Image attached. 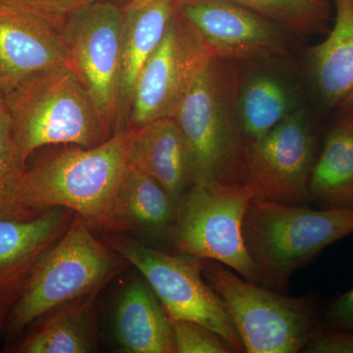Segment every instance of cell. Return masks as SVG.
Wrapping results in <instances>:
<instances>
[{
  "label": "cell",
  "instance_id": "1",
  "mask_svg": "<svg viewBox=\"0 0 353 353\" xmlns=\"http://www.w3.org/2000/svg\"><path fill=\"white\" fill-rule=\"evenodd\" d=\"M130 131L94 148L74 145L25 167L19 196L34 214L68 208L97 231L106 232L126 176Z\"/></svg>",
  "mask_w": 353,
  "mask_h": 353
},
{
  "label": "cell",
  "instance_id": "2",
  "mask_svg": "<svg viewBox=\"0 0 353 353\" xmlns=\"http://www.w3.org/2000/svg\"><path fill=\"white\" fill-rule=\"evenodd\" d=\"M241 80L236 62L213 57L173 116L189 150L192 185L245 183L248 148L239 120Z\"/></svg>",
  "mask_w": 353,
  "mask_h": 353
},
{
  "label": "cell",
  "instance_id": "3",
  "mask_svg": "<svg viewBox=\"0 0 353 353\" xmlns=\"http://www.w3.org/2000/svg\"><path fill=\"white\" fill-rule=\"evenodd\" d=\"M353 234V209H311L253 199L243 236L259 285L287 294L290 279L329 245Z\"/></svg>",
  "mask_w": 353,
  "mask_h": 353
},
{
  "label": "cell",
  "instance_id": "4",
  "mask_svg": "<svg viewBox=\"0 0 353 353\" xmlns=\"http://www.w3.org/2000/svg\"><path fill=\"white\" fill-rule=\"evenodd\" d=\"M2 97L25 166L32 153L43 146L90 148L112 137L68 65L32 77Z\"/></svg>",
  "mask_w": 353,
  "mask_h": 353
},
{
  "label": "cell",
  "instance_id": "5",
  "mask_svg": "<svg viewBox=\"0 0 353 353\" xmlns=\"http://www.w3.org/2000/svg\"><path fill=\"white\" fill-rule=\"evenodd\" d=\"M80 215L32 269L7 321L4 338L14 340L39 318L80 297L95 294L127 260L97 240Z\"/></svg>",
  "mask_w": 353,
  "mask_h": 353
},
{
  "label": "cell",
  "instance_id": "6",
  "mask_svg": "<svg viewBox=\"0 0 353 353\" xmlns=\"http://www.w3.org/2000/svg\"><path fill=\"white\" fill-rule=\"evenodd\" d=\"M199 263L203 278L226 305L245 352H303L322 328V308L314 294L287 296L250 282L214 260Z\"/></svg>",
  "mask_w": 353,
  "mask_h": 353
},
{
  "label": "cell",
  "instance_id": "7",
  "mask_svg": "<svg viewBox=\"0 0 353 353\" xmlns=\"http://www.w3.org/2000/svg\"><path fill=\"white\" fill-rule=\"evenodd\" d=\"M252 199L245 183L192 185L179 204L168 241L172 252L214 260L259 284L243 236V217Z\"/></svg>",
  "mask_w": 353,
  "mask_h": 353
},
{
  "label": "cell",
  "instance_id": "8",
  "mask_svg": "<svg viewBox=\"0 0 353 353\" xmlns=\"http://www.w3.org/2000/svg\"><path fill=\"white\" fill-rule=\"evenodd\" d=\"M108 243L141 272L171 321L199 323L222 336L236 352H245L226 305L202 275L199 259L163 252L125 236H112Z\"/></svg>",
  "mask_w": 353,
  "mask_h": 353
},
{
  "label": "cell",
  "instance_id": "9",
  "mask_svg": "<svg viewBox=\"0 0 353 353\" xmlns=\"http://www.w3.org/2000/svg\"><path fill=\"white\" fill-rule=\"evenodd\" d=\"M122 9L94 0L62 25L68 66L87 90L110 136L116 131L119 90Z\"/></svg>",
  "mask_w": 353,
  "mask_h": 353
},
{
  "label": "cell",
  "instance_id": "10",
  "mask_svg": "<svg viewBox=\"0 0 353 353\" xmlns=\"http://www.w3.org/2000/svg\"><path fill=\"white\" fill-rule=\"evenodd\" d=\"M213 57L199 32L176 9L164 38L139 74L127 130L173 117Z\"/></svg>",
  "mask_w": 353,
  "mask_h": 353
},
{
  "label": "cell",
  "instance_id": "11",
  "mask_svg": "<svg viewBox=\"0 0 353 353\" xmlns=\"http://www.w3.org/2000/svg\"><path fill=\"white\" fill-rule=\"evenodd\" d=\"M319 139L303 109H296L250 148L245 183L254 199L308 206Z\"/></svg>",
  "mask_w": 353,
  "mask_h": 353
},
{
  "label": "cell",
  "instance_id": "12",
  "mask_svg": "<svg viewBox=\"0 0 353 353\" xmlns=\"http://www.w3.org/2000/svg\"><path fill=\"white\" fill-rule=\"evenodd\" d=\"M176 9L216 57L269 61L290 50V32L230 0H176Z\"/></svg>",
  "mask_w": 353,
  "mask_h": 353
},
{
  "label": "cell",
  "instance_id": "13",
  "mask_svg": "<svg viewBox=\"0 0 353 353\" xmlns=\"http://www.w3.org/2000/svg\"><path fill=\"white\" fill-rule=\"evenodd\" d=\"M61 26L18 0H0V94L68 65Z\"/></svg>",
  "mask_w": 353,
  "mask_h": 353
},
{
  "label": "cell",
  "instance_id": "14",
  "mask_svg": "<svg viewBox=\"0 0 353 353\" xmlns=\"http://www.w3.org/2000/svg\"><path fill=\"white\" fill-rule=\"evenodd\" d=\"M75 212L54 208L32 220H0V340L32 269L61 239Z\"/></svg>",
  "mask_w": 353,
  "mask_h": 353
},
{
  "label": "cell",
  "instance_id": "15",
  "mask_svg": "<svg viewBox=\"0 0 353 353\" xmlns=\"http://www.w3.org/2000/svg\"><path fill=\"white\" fill-rule=\"evenodd\" d=\"M176 0H132L122 9V41L115 134L128 131L132 94L141 70L164 38Z\"/></svg>",
  "mask_w": 353,
  "mask_h": 353
},
{
  "label": "cell",
  "instance_id": "16",
  "mask_svg": "<svg viewBox=\"0 0 353 353\" xmlns=\"http://www.w3.org/2000/svg\"><path fill=\"white\" fill-rule=\"evenodd\" d=\"M128 162L152 176L180 204L192 187L189 150L173 117L129 130Z\"/></svg>",
  "mask_w": 353,
  "mask_h": 353
},
{
  "label": "cell",
  "instance_id": "17",
  "mask_svg": "<svg viewBox=\"0 0 353 353\" xmlns=\"http://www.w3.org/2000/svg\"><path fill=\"white\" fill-rule=\"evenodd\" d=\"M178 209L154 179L129 165L106 233L132 231L150 240L168 243Z\"/></svg>",
  "mask_w": 353,
  "mask_h": 353
},
{
  "label": "cell",
  "instance_id": "18",
  "mask_svg": "<svg viewBox=\"0 0 353 353\" xmlns=\"http://www.w3.org/2000/svg\"><path fill=\"white\" fill-rule=\"evenodd\" d=\"M114 331L125 352L176 353L171 319L146 281L134 280L121 294Z\"/></svg>",
  "mask_w": 353,
  "mask_h": 353
},
{
  "label": "cell",
  "instance_id": "19",
  "mask_svg": "<svg viewBox=\"0 0 353 353\" xmlns=\"http://www.w3.org/2000/svg\"><path fill=\"white\" fill-rule=\"evenodd\" d=\"M341 110L325 134L311 175V201L322 209H353V109Z\"/></svg>",
  "mask_w": 353,
  "mask_h": 353
},
{
  "label": "cell",
  "instance_id": "20",
  "mask_svg": "<svg viewBox=\"0 0 353 353\" xmlns=\"http://www.w3.org/2000/svg\"><path fill=\"white\" fill-rule=\"evenodd\" d=\"M336 19L328 37L309 53L311 73L327 108L353 92V0H334Z\"/></svg>",
  "mask_w": 353,
  "mask_h": 353
},
{
  "label": "cell",
  "instance_id": "21",
  "mask_svg": "<svg viewBox=\"0 0 353 353\" xmlns=\"http://www.w3.org/2000/svg\"><path fill=\"white\" fill-rule=\"evenodd\" d=\"M95 294L55 309L43 324L28 334L11 352L18 353H88L97 347L92 305Z\"/></svg>",
  "mask_w": 353,
  "mask_h": 353
},
{
  "label": "cell",
  "instance_id": "22",
  "mask_svg": "<svg viewBox=\"0 0 353 353\" xmlns=\"http://www.w3.org/2000/svg\"><path fill=\"white\" fill-rule=\"evenodd\" d=\"M289 88L277 77L256 73L241 80L238 112L248 152L285 117L294 112Z\"/></svg>",
  "mask_w": 353,
  "mask_h": 353
},
{
  "label": "cell",
  "instance_id": "23",
  "mask_svg": "<svg viewBox=\"0 0 353 353\" xmlns=\"http://www.w3.org/2000/svg\"><path fill=\"white\" fill-rule=\"evenodd\" d=\"M259 14L290 34L308 36L328 31V0H230Z\"/></svg>",
  "mask_w": 353,
  "mask_h": 353
},
{
  "label": "cell",
  "instance_id": "24",
  "mask_svg": "<svg viewBox=\"0 0 353 353\" xmlns=\"http://www.w3.org/2000/svg\"><path fill=\"white\" fill-rule=\"evenodd\" d=\"M25 167L14 138L8 109L0 95V220H32L39 216L24 208L20 201Z\"/></svg>",
  "mask_w": 353,
  "mask_h": 353
},
{
  "label": "cell",
  "instance_id": "25",
  "mask_svg": "<svg viewBox=\"0 0 353 353\" xmlns=\"http://www.w3.org/2000/svg\"><path fill=\"white\" fill-rule=\"evenodd\" d=\"M173 325L176 353L236 352L226 340L212 330L190 320H176Z\"/></svg>",
  "mask_w": 353,
  "mask_h": 353
},
{
  "label": "cell",
  "instance_id": "26",
  "mask_svg": "<svg viewBox=\"0 0 353 353\" xmlns=\"http://www.w3.org/2000/svg\"><path fill=\"white\" fill-rule=\"evenodd\" d=\"M304 353H353V329L322 327L308 341Z\"/></svg>",
  "mask_w": 353,
  "mask_h": 353
},
{
  "label": "cell",
  "instance_id": "27",
  "mask_svg": "<svg viewBox=\"0 0 353 353\" xmlns=\"http://www.w3.org/2000/svg\"><path fill=\"white\" fill-rule=\"evenodd\" d=\"M322 325L329 329H353V289L322 308Z\"/></svg>",
  "mask_w": 353,
  "mask_h": 353
},
{
  "label": "cell",
  "instance_id": "28",
  "mask_svg": "<svg viewBox=\"0 0 353 353\" xmlns=\"http://www.w3.org/2000/svg\"><path fill=\"white\" fill-rule=\"evenodd\" d=\"M37 12L50 18L57 25H63L69 15L94 0H18Z\"/></svg>",
  "mask_w": 353,
  "mask_h": 353
},
{
  "label": "cell",
  "instance_id": "29",
  "mask_svg": "<svg viewBox=\"0 0 353 353\" xmlns=\"http://www.w3.org/2000/svg\"><path fill=\"white\" fill-rule=\"evenodd\" d=\"M339 108L353 109V92L348 97H345V101L341 102Z\"/></svg>",
  "mask_w": 353,
  "mask_h": 353
}]
</instances>
